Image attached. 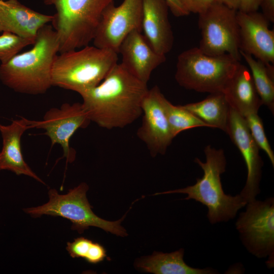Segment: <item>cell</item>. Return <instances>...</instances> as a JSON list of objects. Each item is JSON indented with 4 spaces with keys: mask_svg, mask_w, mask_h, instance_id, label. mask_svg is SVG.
Segmentation results:
<instances>
[{
    "mask_svg": "<svg viewBox=\"0 0 274 274\" xmlns=\"http://www.w3.org/2000/svg\"><path fill=\"white\" fill-rule=\"evenodd\" d=\"M250 133L259 149L266 154L274 166V154L266 136L262 119L256 113H250L244 117Z\"/></svg>",
    "mask_w": 274,
    "mask_h": 274,
    "instance_id": "24",
    "label": "cell"
},
{
    "mask_svg": "<svg viewBox=\"0 0 274 274\" xmlns=\"http://www.w3.org/2000/svg\"><path fill=\"white\" fill-rule=\"evenodd\" d=\"M92 241L84 237L75 238L72 242H67L66 250L72 258L84 259Z\"/></svg>",
    "mask_w": 274,
    "mask_h": 274,
    "instance_id": "26",
    "label": "cell"
},
{
    "mask_svg": "<svg viewBox=\"0 0 274 274\" xmlns=\"http://www.w3.org/2000/svg\"><path fill=\"white\" fill-rule=\"evenodd\" d=\"M181 106L208 127L219 128L227 133L231 107L223 93H210L201 101Z\"/></svg>",
    "mask_w": 274,
    "mask_h": 274,
    "instance_id": "21",
    "label": "cell"
},
{
    "mask_svg": "<svg viewBox=\"0 0 274 274\" xmlns=\"http://www.w3.org/2000/svg\"><path fill=\"white\" fill-rule=\"evenodd\" d=\"M262 13L270 22H274V0H261Z\"/></svg>",
    "mask_w": 274,
    "mask_h": 274,
    "instance_id": "29",
    "label": "cell"
},
{
    "mask_svg": "<svg viewBox=\"0 0 274 274\" xmlns=\"http://www.w3.org/2000/svg\"><path fill=\"white\" fill-rule=\"evenodd\" d=\"M235 223L236 229L247 250L258 258L268 257L267 265L273 266L274 198L255 199L247 203Z\"/></svg>",
    "mask_w": 274,
    "mask_h": 274,
    "instance_id": "9",
    "label": "cell"
},
{
    "mask_svg": "<svg viewBox=\"0 0 274 274\" xmlns=\"http://www.w3.org/2000/svg\"><path fill=\"white\" fill-rule=\"evenodd\" d=\"M223 93L230 107L243 117L257 113L262 105L249 68L241 63Z\"/></svg>",
    "mask_w": 274,
    "mask_h": 274,
    "instance_id": "19",
    "label": "cell"
},
{
    "mask_svg": "<svg viewBox=\"0 0 274 274\" xmlns=\"http://www.w3.org/2000/svg\"><path fill=\"white\" fill-rule=\"evenodd\" d=\"M30 128L43 129L50 139L52 146L58 144L63 150L66 162H72L76 152L70 146L71 137L79 128L87 127L91 122L82 104H63L59 108H52L46 112L42 120L27 119Z\"/></svg>",
    "mask_w": 274,
    "mask_h": 274,
    "instance_id": "11",
    "label": "cell"
},
{
    "mask_svg": "<svg viewBox=\"0 0 274 274\" xmlns=\"http://www.w3.org/2000/svg\"><path fill=\"white\" fill-rule=\"evenodd\" d=\"M59 49L56 31L46 24L38 31L33 47L0 65V80L16 92L40 94L52 86L51 72Z\"/></svg>",
    "mask_w": 274,
    "mask_h": 274,
    "instance_id": "2",
    "label": "cell"
},
{
    "mask_svg": "<svg viewBox=\"0 0 274 274\" xmlns=\"http://www.w3.org/2000/svg\"><path fill=\"white\" fill-rule=\"evenodd\" d=\"M166 1L169 9L175 16L180 17L188 15L178 0H166Z\"/></svg>",
    "mask_w": 274,
    "mask_h": 274,
    "instance_id": "31",
    "label": "cell"
},
{
    "mask_svg": "<svg viewBox=\"0 0 274 274\" xmlns=\"http://www.w3.org/2000/svg\"><path fill=\"white\" fill-rule=\"evenodd\" d=\"M240 63L229 54L211 56L193 47L179 55L175 78L187 89L223 93Z\"/></svg>",
    "mask_w": 274,
    "mask_h": 274,
    "instance_id": "6",
    "label": "cell"
},
{
    "mask_svg": "<svg viewBox=\"0 0 274 274\" xmlns=\"http://www.w3.org/2000/svg\"><path fill=\"white\" fill-rule=\"evenodd\" d=\"M184 250L181 248L171 253L154 252L152 255L143 257L135 262L138 268L155 274H214L211 268H194L184 261Z\"/></svg>",
    "mask_w": 274,
    "mask_h": 274,
    "instance_id": "20",
    "label": "cell"
},
{
    "mask_svg": "<svg viewBox=\"0 0 274 274\" xmlns=\"http://www.w3.org/2000/svg\"><path fill=\"white\" fill-rule=\"evenodd\" d=\"M56 10L52 26L59 41L58 53L88 45L102 14L114 0H43Z\"/></svg>",
    "mask_w": 274,
    "mask_h": 274,
    "instance_id": "5",
    "label": "cell"
},
{
    "mask_svg": "<svg viewBox=\"0 0 274 274\" xmlns=\"http://www.w3.org/2000/svg\"><path fill=\"white\" fill-rule=\"evenodd\" d=\"M163 96L155 86L148 89L142 105L143 121L136 134L152 157L165 154L175 138L163 108Z\"/></svg>",
    "mask_w": 274,
    "mask_h": 274,
    "instance_id": "12",
    "label": "cell"
},
{
    "mask_svg": "<svg viewBox=\"0 0 274 274\" xmlns=\"http://www.w3.org/2000/svg\"><path fill=\"white\" fill-rule=\"evenodd\" d=\"M142 0H123L114 3L103 12L93 39L94 46L118 53L127 36L133 30L142 31Z\"/></svg>",
    "mask_w": 274,
    "mask_h": 274,
    "instance_id": "10",
    "label": "cell"
},
{
    "mask_svg": "<svg viewBox=\"0 0 274 274\" xmlns=\"http://www.w3.org/2000/svg\"><path fill=\"white\" fill-rule=\"evenodd\" d=\"M30 129L27 119L21 117L8 125L0 123L3 147L0 152V170H10L18 176L24 175L45 184L30 168L24 159L21 139L24 132Z\"/></svg>",
    "mask_w": 274,
    "mask_h": 274,
    "instance_id": "18",
    "label": "cell"
},
{
    "mask_svg": "<svg viewBox=\"0 0 274 274\" xmlns=\"http://www.w3.org/2000/svg\"><path fill=\"white\" fill-rule=\"evenodd\" d=\"M261 0H242L238 10L243 12H253L260 7Z\"/></svg>",
    "mask_w": 274,
    "mask_h": 274,
    "instance_id": "30",
    "label": "cell"
},
{
    "mask_svg": "<svg viewBox=\"0 0 274 274\" xmlns=\"http://www.w3.org/2000/svg\"><path fill=\"white\" fill-rule=\"evenodd\" d=\"M88 189V185L84 182L70 189L66 194H59L56 189H51L48 191L49 200L47 203L23 210L34 218L46 215L68 219L72 223V229L79 233L93 226L118 236H126L125 229L121 225L123 217L116 221H109L93 212L86 197Z\"/></svg>",
    "mask_w": 274,
    "mask_h": 274,
    "instance_id": "7",
    "label": "cell"
},
{
    "mask_svg": "<svg viewBox=\"0 0 274 274\" xmlns=\"http://www.w3.org/2000/svg\"><path fill=\"white\" fill-rule=\"evenodd\" d=\"M246 62L255 86L262 105L274 112V67L272 64H265L251 55L240 51Z\"/></svg>",
    "mask_w": 274,
    "mask_h": 274,
    "instance_id": "22",
    "label": "cell"
},
{
    "mask_svg": "<svg viewBox=\"0 0 274 274\" xmlns=\"http://www.w3.org/2000/svg\"><path fill=\"white\" fill-rule=\"evenodd\" d=\"M119 52L122 55V66L146 84L152 72L166 60L165 55L155 51L141 31L138 30L132 31L124 39Z\"/></svg>",
    "mask_w": 274,
    "mask_h": 274,
    "instance_id": "15",
    "label": "cell"
},
{
    "mask_svg": "<svg viewBox=\"0 0 274 274\" xmlns=\"http://www.w3.org/2000/svg\"><path fill=\"white\" fill-rule=\"evenodd\" d=\"M227 134L243 156L247 169L246 184L239 193L248 203L260 193L262 160L259 148L252 137L245 118L230 108Z\"/></svg>",
    "mask_w": 274,
    "mask_h": 274,
    "instance_id": "13",
    "label": "cell"
},
{
    "mask_svg": "<svg viewBox=\"0 0 274 274\" xmlns=\"http://www.w3.org/2000/svg\"><path fill=\"white\" fill-rule=\"evenodd\" d=\"M216 2L221 3L230 8L238 10L242 0H216Z\"/></svg>",
    "mask_w": 274,
    "mask_h": 274,
    "instance_id": "32",
    "label": "cell"
},
{
    "mask_svg": "<svg viewBox=\"0 0 274 274\" xmlns=\"http://www.w3.org/2000/svg\"><path fill=\"white\" fill-rule=\"evenodd\" d=\"M53 18V15L36 11L18 0H0V32H11L35 42L39 30Z\"/></svg>",
    "mask_w": 274,
    "mask_h": 274,
    "instance_id": "16",
    "label": "cell"
},
{
    "mask_svg": "<svg viewBox=\"0 0 274 274\" xmlns=\"http://www.w3.org/2000/svg\"><path fill=\"white\" fill-rule=\"evenodd\" d=\"M185 10L189 14L191 13L199 14L206 11L216 0H178Z\"/></svg>",
    "mask_w": 274,
    "mask_h": 274,
    "instance_id": "27",
    "label": "cell"
},
{
    "mask_svg": "<svg viewBox=\"0 0 274 274\" xmlns=\"http://www.w3.org/2000/svg\"><path fill=\"white\" fill-rule=\"evenodd\" d=\"M145 83L117 63L97 86L80 94L91 122L107 129L122 128L142 114Z\"/></svg>",
    "mask_w": 274,
    "mask_h": 274,
    "instance_id": "1",
    "label": "cell"
},
{
    "mask_svg": "<svg viewBox=\"0 0 274 274\" xmlns=\"http://www.w3.org/2000/svg\"><path fill=\"white\" fill-rule=\"evenodd\" d=\"M34 41L9 32L0 36V61L4 63L18 54L25 47L33 45Z\"/></svg>",
    "mask_w": 274,
    "mask_h": 274,
    "instance_id": "25",
    "label": "cell"
},
{
    "mask_svg": "<svg viewBox=\"0 0 274 274\" xmlns=\"http://www.w3.org/2000/svg\"><path fill=\"white\" fill-rule=\"evenodd\" d=\"M204 153L205 162L197 158L194 160L203 172L202 177L197 178L195 184L154 195L186 194L187 196L184 199H193L208 208L207 216L211 224L227 222L233 219L247 202L239 194L231 196L224 192L221 175L225 172L226 160L223 150L208 145L204 149Z\"/></svg>",
    "mask_w": 274,
    "mask_h": 274,
    "instance_id": "3",
    "label": "cell"
},
{
    "mask_svg": "<svg viewBox=\"0 0 274 274\" xmlns=\"http://www.w3.org/2000/svg\"><path fill=\"white\" fill-rule=\"evenodd\" d=\"M162 103L174 137L185 130L197 127H208L207 124L181 105H174L164 96L162 98Z\"/></svg>",
    "mask_w": 274,
    "mask_h": 274,
    "instance_id": "23",
    "label": "cell"
},
{
    "mask_svg": "<svg viewBox=\"0 0 274 274\" xmlns=\"http://www.w3.org/2000/svg\"><path fill=\"white\" fill-rule=\"evenodd\" d=\"M237 11L215 2L198 14L201 39L198 47L202 52L211 56L228 54L241 61Z\"/></svg>",
    "mask_w": 274,
    "mask_h": 274,
    "instance_id": "8",
    "label": "cell"
},
{
    "mask_svg": "<svg viewBox=\"0 0 274 274\" xmlns=\"http://www.w3.org/2000/svg\"><path fill=\"white\" fill-rule=\"evenodd\" d=\"M118 60L117 53L94 45L59 53L52 66V86L81 94L99 84Z\"/></svg>",
    "mask_w": 274,
    "mask_h": 274,
    "instance_id": "4",
    "label": "cell"
},
{
    "mask_svg": "<svg viewBox=\"0 0 274 274\" xmlns=\"http://www.w3.org/2000/svg\"><path fill=\"white\" fill-rule=\"evenodd\" d=\"M166 0H142V31L151 47L165 55L172 49L174 35Z\"/></svg>",
    "mask_w": 274,
    "mask_h": 274,
    "instance_id": "17",
    "label": "cell"
},
{
    "mask_svg": "<svg viewBox=\"0 0 274 274\" xmlns=\"http://www.w3.org/2000/svg\"><path fill=\"white\" fill-rule=\"evenodd\" d=\"M239 50L268 64L274 63V31L268 20L257 11H237Z\"/></svg>",
    "mask_w": 274,
    "mask_h": 274,
    "instance_id": "14",
    "label": "cell"
},
{
    "mask_svg": "<svg viewBox=\"0 0 274 274\" xmlns=\"http://www.w3.org/2000/svg\"><path fill=\"white\" fill-rule=\"evenodd\" d=\"M106 257L104 247L97 243L92 242L84 259L90 263L96 264L104 260Z\"/></svg>",
    "mask_w": 274,
    "mask_h": 274,
    "instance_id": "28",
    "label": "cell"
}]
</instances>
